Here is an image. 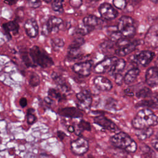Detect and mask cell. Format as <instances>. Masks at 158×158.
Wrapping results in <instances>:
<instances>
[{
	"instance_id": "6da1fadb",
	"label": "cell",
	"mask_w": 158,
	"mask_h": 158,
	"mask_svg": "<svg viewBox=\"0 0 158 158\" xmlns=\"http://www.w3.org/2000/svg\"><path fill=\"white\" fill-rule=\"evenodd\" d=\"M158 123L157 116L149 109L139 110L131 121L133 127L136 130L151 128Z\"/></svg>"
},
{
	"instance_id": "7a4b0ae2",
	"label": "cell",
	"mask_w": 158,
	"mask_h": 158,
	"mask_svg": "<svg viewBox=\"0 0 158 158\" xmlns=\"http://www.w3.org/2000/svg\"><path fill=\"white\" fill-rule=\"evenodd\" d=\"M111 143L116 148L128 153H134L137 150V143L127 133L119 131L110 138Z\"/></svg>"
},
{
	"instance_id": "3957f363",
	"label": "cell",
	"mask_w": 158,
	"mask_h": 158,
	"mask_svg": "<svg viewBox=\"0 0 158 158\" xmlns=\"http://www.w3.org/2000/svg\"><path fill=\"white\" fill-rule=\"evenodd\" d=\"M28 54L31 61L36 66L45 69L51 67L54 62L46 51L38 46L35 45L28 50Z\"/></svg>"
},
{
	"instance_id": "277c9868",
	"label": "cell",
	"mask_w": 158,
	"mask_h": 158,
	"mask_svg": "<svg viewBox=\"0 0 158 158\" xmlns=\"http://www.w3.org/2000/svg\"><path fill=\"white\" fill-rule=\"evenodd\" d=\"M117 29L122 37L127 39L132 38L136 33L133 19L126 15L121 17L119 19Z\"/></svg>"
},
{
	"instance_id": "5b68a950",
	"label": "cell",
	"mask_w": 158,
	"mask_h": 158,
	"mask_svg": "<svg viewBox=\"0 0 158 158\" xmlns=\"http://www.w3.org/2000/svg\"><path fill=\"white\" fill-rule=\"evenodd\" d=\"M62 19L56 17L51 16L47 22L43 25L41 34L44 36H48L50 33H56L59 31L60 27L62 24Z\"/></svg>"
},
{
	"instance_id": "8992f818",
	"label": "cell",
	"mask_w": 158,
	"mask_h": 158,
	"mask_svg": "<svg viewBox=\"0 0 158 158\" xmlns=\"http://www.w3.org/2000/svg\"><path fill=\"white\" fill-rule=\"evenodd\" d=\"M77 106L81 110H88L92 104V97L90 93L86 89L81 90L76 94Z\"/></svg>"
},
{
	"instance_id": "52a82bcc",
	"label": "cell",
	"mask_w": 158,
	"mask_h": 158,
	"mask_svg": "<svg viewBox=\"0 0 158 158\" xmlns=\"http://www.w3.org/2000/svg\"><path fill=\"white\" fill-rule=\"evenodd\" d=\"M70 149L72 152L77 156H83L87 152L89 149L88 141L83 137L71 141Z\"/></svg>"
},
{
	"instance_id": "ba28073f",
	"label": "cell",
	"mask_w": 158,
	"mask_h": 158,
	"mask_svg": "<svg viewBox=\"0 0 158 158\" xmlns=\"http://www.w3.org/2000/svg\"><path fill=\"white\" fill-rule=\"evenodd\" d=\"M154 56L155 53L154 52L149 50H144L136 54L133 57L132 61L137 65L146 67L152 61Z\"/></svg>"
},
{
	"instance_id": "9c48e42d",
	"label": "cell",
	"mask_w": 158,
	"mask_h": 158,
	"mask_svg": "<svg viewBox=\"0 0 158 158\" xmlns=\"http://www.w3.org/2000/svg\"><path fill=\"white\" fill-rule=\"evenodd\" d=\"M144 41L149 47L158 48V25H154L149 28L145 35Z\"/></svg>"
},
{
	"instance_id": "30bf717a",
	"label": "cell",
	"mask_w": 158,
	"mask_h": 158,
	"mask_svg": "<svg viewBox=\"0 0 158 158\" xmlns=\"http://www.w3.org/2000/svg\"><path fill=\"white\" fill-rule=\"evenodd\" d=\"M98 11L102 18L107 20L114 19L118 14V11L110 4L107 2L101 4L98 8Z\"/></svg>"
},
{
	"instance_id": "8fae6325",
	"label": "cell",
	"mask_w": 158,
	"mask_h": 158,
	"mask_svg": "<svg viewBox=\"0 0 158 158\" xmlns=\"http://www.w3.org/2000/svg\"><path fill=\"white\" fill-rule=\"evenodd\" d=\"M92 67V61L86 60L75 64L72 67L73 71L82 77L89 75Z\"/></svg>"
},
{
	"instance_id": "7c38bea8",
	"label": "cell",
	"mask_w": 158,
	"mask_h": 158,
	"mask_svg": "<svg viewBox=\"0 0 158 158\" xmlns=\"http://www.w3.org/2000/svg\"><path fill=\"white\" fill-rule=\"evenodd\" d=\"M118 58L116 57H110L103 59L98 62L94 67V72L96 73H103L110 70L115 62Z\"/></svg>"
},
{
	"instance_id": "4fadbf2b",
	"label": "cell",
	"mask_w": 158,
	"mask_h": 158,
	"mask_svg": "<svg viewBox=\"0 0 158 158\" xmlns=\"http://www.w3.org/2000/svg\"><path fill=\"white\" fill-rule=\"evenodd\" d=\"M94 122L102 128L112 132H116L117 131L119 130L118 127L115 123L103 115L95 117L94 118Z\"/></svg>"
},
{
	"instance_id": "5bb4252c",
	"label": "cell",
	"mask_w": 158,
	"mask_h": 158,
	"mask_svg": "<svg viewBox=\"0 0 158 158\" xmlns=\"http://www.w3.org/2000/svg\"><path fill=\"white\" fill-rule=\"evenodd\" d=\"M26 35L31 38H35L39 33V27L34 18L27 19L23 25Z\"/></svg>"
},
{
	"instance_id": "9a60e30c",
	"label": "cell",
	"mask_w": 158,
	"mask_h": 158,
	"mask_svg": "<svg viewBox=\"0 0 158 158\" xmlns=\"http://www.w3.org/2000/svg\"><path fill=\"white\" fill-rule=\"evenodd\" d=\"M145 81L151 87L158 86V67H151L145 73Z\"/></svg>"
},
{
	"instance_id": "2e32d148",
	"label": "cell",
	"mask_w": 158,
	"mask_h": 158,
	"mask_svg": "<svg viewBox=\"0 0 158 158\" xmlns=\"http://www.w3.org/2000/svg\"><path fill=\"white\" fill-rule=\"evenodd\" d=\"M93 83L96 89L101 91H108L112 88V82L107 78L101 75L96 77Z\"/></svg>"
},
{
	"instance_id": "e0dca14e",
	"label": "cell",
	"mask_w": 158,
	"mask_h": 158,
	"mask_svg": "<svg viewBox=\"0 0 158 158\" xmlns=\"http://www.w3.org/2000/svg\"><path fill=\"white\" fill-rule=\"evenodd\" d=\"M59 115L69 118H80L83 114L80 109L74 107H65L57 110Z\"/></svg>"
},
{
	"instance_id": "ac0fdd59",
	"label": "cell",
	"mask_w": 158,
	"mask_h": 158,
	"mask_svg": "<svg viewBox=\"0 0 158 158\" xmlns=\"http://www.w3.org/2000/svg\"><path fill=\"white\" fill-rule=\"evenodd\" d=\"M139 44V41L138 40L128 42L127 43L123 45L122 46L118 48L115 50V54L118 56H121V57L125 56L126 55L134 51Z\"/></svg>"
},
{
	"instance_id": "d6986e66",
	"label": "cell",
	"mask_w": 158,
	"mask_h": 158,
	"mask_svg": "<svg viewBox=\"0 0 158 158\" xmlns=\"http://www.w3.org/2000/svg\"><path fill=\"white\" fill-rule=\"evenodd\" d=\"M2 27L5 32V35L7 40L9 41L12 39L10 32H12L14 35L18 34L20 27L19 25V22L15 20H14L3 23Z\"/></svg>"
},
{
	"instance_id": "ffe728a7",
	"label": "cell",
	"mask_w": 158,
	"mask_h": 158,
	"mask_svg": "<svg viewBox=\"0 0 158 158\" xmlns=\"http://www.w3.org/2000/svg\"><path fill=\"white\" fill-rule=\"evenodd\" d=\"M149 99H144L137 104H136V107H143L146 109H158V93L152 94Z\"/></svg>"
},
{
	"instance_id": "44dd1931",
	"label": "cell",
	"mask_w": 158,
	"mask_h": 158,
	"mask_svg": "<svg viewBox=\"0 0 158 158\" xmlns=\"http://www.w3.org/2000/svg\"><path fill=\"white\" fill-rule=\"evenodd\" d=\"M125 65L126 62L124 59H117L109 71V75L115 77L116 75L120 74L124 70Z\"/></svg>"
},
{
	"instance_id": "7402d4cb",
	"label": "cell",
	"mask_w": 158,
	"mask_h": 158,
	"mask_svg": "<svg viewBox=\"0 0 158 158\" xmlns=\"http://www.w3.org/2000/svg\"><path fill=\"white\" fill-rule=\"evenodd\" d=\"M139 72L140 70L137 67H134L130 69L123 76V82L127 85L133 83L136 80Z\"/></svg>"
},
{
	"instance_id": "603a6c76",
	"label": "cell",
	"mask_w": 158,
	"mask_h": 158,
	"mask_svg": "<svg viewBox=\"0 0 158 158\" xmlns=\"http://www.w3.org/2000/svg\"><path fill=\"white\" fill-rule=\"evenodd\" d=\"M51 77L52 79L54 81V82L56 83V85H58V86L60 88L61 90L65 92H67L70 90V88L69 85H67L65 80L61 75H60L59 74H58L55 72H53L51 73Z\"/></svg>"
},
{
	"instance_id": "cb8c5ba5",
	"label": "cell",
	"mask_w": 158,
	"mask_h": 158,
	"mask_svg": "<svg viewBox=\"0 0 158 158\" xmlns=\"http://www.w3.org/2000/svg\"><path fill=\"white\" fill-rule=\"evenodd\" d=\"M100 22V19L96 15H88L85 17L83 19V24L88 27L94 28Z\"/></svg>"
},
{
	"instance_id": "d4e9b609",
	"label": "cell",
	"mask_w": 158,
	"mask_h": 158,
	"mask_svg": "<svg viewBox=\"0 0 158 158\" xmlns=\"http://www.w3.org/2000/svg\"><path fill=\"white\" fill-rule=\"evenodd\" d=\"M48 97L51 99L57 100L59 102L62 101L66 99V96L64 94H62L59 89L56 88H49L48 91Z\"/></svg>"
},
{
	"instance_id": "484cf974",
	"label": "cell",
	"mask_w": 158,
	"mask_h": 158,
	"mask_svg": "<svg viewBox=\"0 0 158 158\" xmlns=\"http://www.w3.org/2000/svg\"><path fill=\"white\" fill-rule=\"evenodd\" d=\"M104 107L109 110H117L120 109L118 102L112 98H107L104 100Z\"/></svg>"
},
{
	"instance_id": "4316f807",
	"label": "cell",
	"mask_w": 158,
	"mask_h": 158,
	"mask_svg": "<svg viewBox=\"0 0 158 158\" xmlns=\"http://www.w3.org/2000/svg\"><path fill=\"white\" fill-rule=\"evenodd\" d=\"M154 133V130L151 128H144L141 130H137L135 132V135L139 140H145L150 138Z\"/></svg>"
},
{
	"instance_id": "83f0119b",
	"label": "cell",
	"mask_w": 158,
	"mask_h": 158,
	"mask_svg": "<svg viewBox=\"0 0 158 158\" xmlns=\"http://www.w3.org/2000/svg\"><path fill=\"white\" fill-rule=\"evenodd\" d=\"M81 56L80 48L69 46L67 58L69 60H73L78 59Z\"/></svg>"
},
{
	"instance_id": "f1b7e54d",
	"label": "cell",
	"mask_w": 158,
	"mask_h": 158,
	"mask_svg": "<svg viewBox=\"0 0 158 158\" xmlns=\"http://www.w3.org/2000/svg\"><path fill=\"white\" fill-rule=\"evenodd\" d=\"M152 94V92L151 89L148 87H142L135 93V95L138 98L146 99L151 97Z\"/></svg>"
},
{
	"instance_id": "f546056e",
	"label": "cell",
	"mask_w": 158,
	"mask_h": 158,
	"mask_svg": "<svg viewBox=\"0 0 158 158\" xmlns=\"http://www.w3.org/2000/svg\"><path fill=\"white\" fill-rule=\"evenodd\" d=\"M20 57H21L22 61L23 62V63L27 67H36V65L31 61L30 57L29 56L28 51H27L23 49V50H20Z\"/></svg>"
},
{
	"instance_id": "4dcf8cb0",
	"label": "cell",
	"mask_w": 158,
	"mask_h": 158,
	"mask_svg": "<svg viewBox=\"0 0 158 158\" xmlns=\"http://www.w3.org/2000/svg\"><path fill=\"white\" fill-rule=\"evenodd\" d=\"M65 42L62 38H54L51 40V45L52 49L55 51H59L61 48L64 47Z\"/></svg>"
},
{
	"instance_id": "1f68e13d",
	"label": "cell",
	"mask_w": 158,
	"mask_h": 158,
	"mask_svg": "<svg viewBox=\"0 0 158 158\" xmlns=\"http://www.w3.org/2000/svg\"><path fill=\"white\" fill-rule=\"evenodd\" d=\"M140 151H141V156L143 158H153L154 156V151L146 144H143L140 146Z\"/></svg>"
},
{
	"instance_id": "d6a6232c",
	"label": "cell",
	"mask_w": 158,
	"mask_h": 158,
	"mask_svg": "<svg viewBox=\"0 0 158 158\" xmlns=\"http://www.w3.org/2000/svg\"><path fill=\"white\" fill-rule=\"evenodd\" d=\"M35 110L33 108H29L27 111L26 114V118L27 122L28 125H33L35 123L37 120V117L35 114Z\"/></svg>"
},
{
	"instance_id": "836d02e7",
	"label": "cell",
	"mask_w": 158,
	"mask_h": 158,
	"mask_svg": "<svg viewBox=\"0 0 158 158\" xmlns=\"http://www.w3.org/2000/svg\"><path fill=\"white\" fill-rule=\"evenodd\" d=\"M94 29L88 27L83 24L80 25L78 26L75 29V33L80 35H86L88 33H89L91 31H93Z\"/></svg>"
},
{
	"instance_id": "e575fe53",
	"label": "cell",
	"mask_w": 158,
	"mask_h": 158,
	"mask_svg": "<svg viewBox=\"0 0 158 158\" xmlns=\"http://www.w3.org/2000/svg\"><path fill=\"white\" fill-rule=\"evenodd\" d=\"M63 1H53L51 2V7L54 12L58 13H63Z\"/></svg>"
},
{
	"instance_id": "d590c367",
	"label": "cell",
	"mask_w": 158,
	"mask_h": 158,
	"mask_svg": "<svg viewBox=\"0 0 158 158\" xmlns=\"http://www.w3.org/2000/svg\"><path fill=\"white\" fill-rule=\"evenodd\" d=\"M40 83V78L39 75L35 73L32 72L30 75L29 78V84L32 87H36L38 86Z\"/></svg>"
},
{
	"instance_id": "8d00e7d4",
	"label": "cell",
	"mask_w": 158,
	"mask_h": 158,
	"mask_svg": "<svg viewBox=\"0 0 158 158\" xmlns=\"http://www.w3.org/2000/svg\"><path fill=\"white\" fill-rule=\"evenodd\" d=\"M78 130H80V131H83L84 130L90 131L91 130V127L88 122L81 120L78 124Z\"/></svg>"
},
{
	"instance_id": "74e56055",
	"label": "cell",
	"mask_w": 158,
	"mask_h": 158,
	"mask_svg": "<svg viewBox=\"0 0 158 158\" xmlns=\"http://www.w3.org/2000/svg\"><path fill=\"white\" fill-rule=\"evenodd\" d=\"M85 43V40L83 38L78 37L75 38L72 43L70 44L69 46L73 47V48H80L81 46Z\"/></svg>"
},
{
	"instance_id": "f35d334b",
	"label": "cell",
	"mask_w": 158,
	"mask_h": 158,
	"mask_svg": "<svg viewBox=\"0 0 158 158\" xmlns=\"http://www.w3.org/2000/svg\"><path fill=\"white\" fill-rule=\"evenodd\" d=\"M112 3L115 7L120 10L125 9L127 6V2L124 0H114Z\"/></svg>"
},
{
	"instance_id": "ab89813d",
	"label": "cell",
	"mask_w": 158,
	"mask_h": 158,
	"mask_svg": "<svg viewBox=\"0 0 158 158\" xmlns=\"http://www.w3.org/2000/svg\"><path fill=\"white\" fill-rule=\"evenodd\" d=\"M41 2H42L41 1H28L29 7L33 8V9L39 7L41 5Z\"/></svg>"
},
{
	"instance_id": "60d3db41",
	"label": "cell",
	"mask_w": 158,
	"mask_h": 158,
	"mask_svg": "<svg viewBox=\"0 0 158 158\" xmlns=\"http://www.w3.org/2000/svg\"><path fill=\"white\" fill-rule=\"evenodd\" d=\"M70 6L74 8H78L82 5L81 1H70Z\"/></svg>"
},
{
	"instance_id": "b9f144b4",
	"label": "cell",
	"mask_w": 158,
	"mask_h": 158,
	"mask_svg": "<svg viewBox=\"0 0 158 158\" xmlns=\"http://www.w3.org/2000/svg\"><path fill=\"white\" fill-rule=\"evenodd\" d=\"M115 83L118 85H121L123 82V76L121 73L116 75L115 77Z\"/></svg>"
},
{
	"instance_id": "7bdbcfd3",
	"label": "cell",
	"mask_w": 158,
	"mask_h": 158,
	"mask_svg": "<svg viewBox=\"0 0 158 158\" xmlns=\"http://www.w3.org/2000/svg\"><path fill=\"white\" fill-rule=\"evenodd\" d=\"M124 93L125 95L128 96H133L135 95V92L132 87H128L124 90Z\"/></svg>"
},
{
	"instance_id": "ee69618b",
	"label": "cell",
	"mask_w": 158,
	"mask_h": 158,
	"mask_svg": "<svg viewBox=\"0 0 158 158\" xmlns=\"http://www.w3.org/2000/svg\"><path fill=\"white\" fill-rule=\"evenodd\" d=\"M19 104L22 107L24 108L27 106V99L26 98L22 97L19 100Z\"/></svg>"
},
{
	"instance_id": "f6af8a7d",
	"label": "cell",
	"mask_w": 158,
	"mask_h": 158,
	"mask_svg": "<svg viewBox=\"0 0 158 158\" xmlns=\"http://www.w3.org/2000/svg\"><path fill=\"white\" fill-rule=\"evenodd\" d=\"M57 136L60 141H62L64 139V138L66 136V134L64 132H63L62 131L59 130L57 132Z\"/></svg>"
},
{
	"instance_id": "bcb514c9",
	"label": "cell",
	"mask_w": 158,
	"mask_h": 158,
	"mask_svg": "<svg viewBox=\"0 0 158 158\" xmlns=\"http://www.w3.org/2000/svg\"><path fill=\"white\" fill-rule=\"evenodd\" d=\"M44 101L45 102L46 104H48V105H51L52 102H53V100L51 99L50 98H49L48 96V97H46L44 99Z\"/></svg>"
},
{
	"instance_id": "7dc6e473",
	"label": "cell",
	"mask_w": 158,
	"mask_h": 158,
	"mask_svg": "<svg viewBox=\"0 0 158 158\" xmlns=\"http://www.w3.org/2000/svg\"><path fill=\"white\" fill-rule=\"evenodd\" d=\"M152 144L153 148H154L156 151H158V139H156V141H154V142H152Z\"/></svg>"
},
{
	"instance_id": "c3c4849f",
	"label": "cell",
	"mask_w": 158,
	"mask_h": 158,
	"mask_svg": "<svg viewBox=\"0 0 158 158\" xmlns=\"http://www.w3.org/2000/svg\"><path fill=\"white\" fill-rule=\"evenodd\" d=\"M67 130H68V131L70 132V133H73V132H75V128H74L73 126H72V125H69V126L68 127V128H67Z\"/></svg>"
},
{
	"instance_id": "681fc988",
	"label": "cell",
	"mask_w": 158,
	"mask_h": 158,
	"mask_svg": "<svg viewBox=\"0 0 158 158\" xmlns=\"http://www.w3.org/2000/svg\"><path fill=\"white\" fill-rule=\"evenodd\" d=\"M4 2L5 4H7L9 5V6H12V5H14V4H16L17 1H4Z\"/></svg>"
},
{
	"instance_id": "f907efd6",
	"label": "cell",
	"mask_w": 158,
	"mask_h": 158,
	"mask_svg": "<svg viewBox=\"0 0 158 158\" xmlns=\"http://www.w3.org/2000/svg\"><path fill=\"white\" fill-rule=\"evenodd\" d=\"M82 158H94V157L93 155H91V154H88L86 156L83 157Z\"/></svg>"
},
{
	"instance_id": "816d5d0a",
	"label": "cell",
	"mask_w": 158,
	"mask_h": 158,
	"mask_svg": "<svg viewBox=\"0 0 158 158\" xmlns=\"http://www.w3.org/2000/svg\"><path fill=\"white\" fill-rule=\"evenodd\" d=\"M151 2L154 4H158V1H151Z\"/></svg>"
},
{
	"instance_id": "f5cc1de1",
	"label": "cell",
	"mask_w": 158,
	"mask_h": 158,
	"mask_svg": "<svg viewBox=\"0 0 158 158\" xmlns=\"http://www.w3.org/2000/svg\"><path fill=\"white\" fill-rule=\"evenodd\" d=\"M156 138L157 139H158V132L156 133Z\"/></svg>"
},
{
	"instance_id": "db71d44e",
	"label": "cell",
	"mask_w": 158,
	"mask_h": 158,
	"mask_svg": "<svg viewBox=\"0 0 158 158\" xmlns=\"http://www.w3.org/2000/svg\"><path fill=\"white\" fill-rule=\"evenodd\" d=\"M157 67H158V59H157Z\"/></svg>"
},
{
	"instance_id": "11a10c76",
	"label": "cell",
	"mask_w": 158,
	"mask_h": 158,
	"mask_svg": "<svg viewBox=\"0 0 158 158\" xmlns=\"http://www.w3.org/2000/svg\"><path fill=\"white\" fill-rule=\"evenodd\" d=\"M105 158H109V157H105Z\"/></svg>"
}]
</instances>
